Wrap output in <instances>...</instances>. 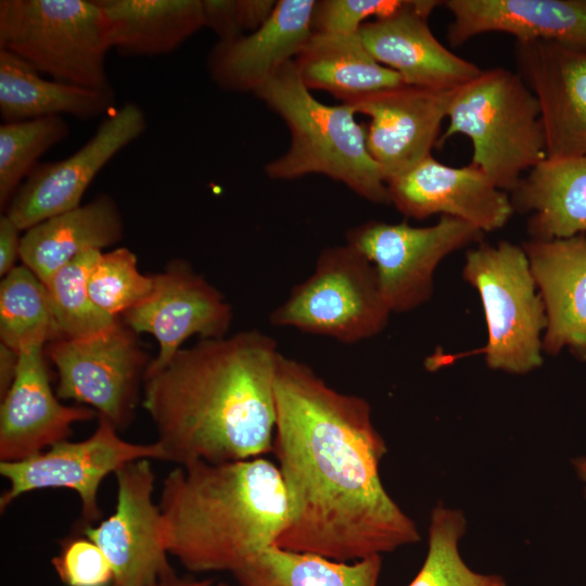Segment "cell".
<instances>
[{
	"label": "cell",
	"instance_id": "ffe728a7",
	"mask_svg": "<svg viewBox=\"0 0 586 586\" xmlns=\"http://www.w3.org/2000/svg\"><path fill=\"white\" fill-rule=\"evenodd\" d=\"M316 0H279L255 31L217 41L206 65L213 81L229 92L255 93L285 63L293 61L310 36Z\"/></svg>",
	"mask_w": 586,
	"mask_h": 586
},
{
	"label": "cell",
	"instance_id": "484cf974",
	"mask_svg": "<svg viewBox=\"0 0 586 586\" xmlns=\"http://www.w3.org/2000/svg\"><path fill=\"white\" fill-rule=\"evenodd\" d=\"M294 63L309 90H323L342 103L406 85L398 73L380 64L370 54L358 33H313Z\"/></svg>",
	"mask_w": 586,
	"mask_h": 586
},
{
	"label": "cell",
	"instance_id": "f35d334b",
	"mask_svg": "<svg viewBox=\"0 0 586 586\" xmlns=\"http://www.w3.org/2000/svg\"><path fill=\"white\" fill-rule=\"evenodd\" d=\"M20 353L0 343V397L10 388L18 367Z\"/></svg>",
	"mask_w": 586,
	"mask_h": 586
},
{
	"label": "cell",
	"instance_id": "d6a6232c",
	"mask_svg": "<svg viewBox=\"0 0 586 586\" xmlns=\"http://www.w3.org/2000/svg\"><path fill=\"white\" fill-rule=\"evenodd\" d=\"M87 286L94 305L118 318L151 294L154 278L139 271L133 252L118 247L99 254L89 271Z\"/></svg>",
	"mask_w": 586,
	"mask_h": 586
},
{
	"label": "cell",
	"instance_id": "2e32d148",
	"mask_svg": "<svg viewBox=\"0 0 586 586\" xmlns=\"http://www.w3.org/2000/svg\"><path fill=\"white\" fill-rule=\"evenodd\" d=\"M455 91L402 85L346 102L370 117L367 148L385 182L432 155Z\"/></svg>",
	"mask_w": 586,
	"mask_h": 586
},
{
	"label": "cell",
	"instance_id": "8992f818",
	"mask_svg": "<svg viewBox=\"0 0 586 586\" xmlns=\"http://www.w3.org/2000/svg\"><path fill=\"white\" fill-rule=\"evenodd\" d=\"M0 49L53 80L114 93L105 69L106 23L97 0H1Z\"/></svg>",
	"mask_w": 586,
	"mask_h": 586
},
{
	"label": "cell",
	"instance_id": "d590c367",
	"mask_svg": "<svg viewBox=\"0 0 586 586\" xmlns=\"http://www.w3.org/2000/svg\"><path fill=\"white\" fill-rule=\"evenodd\" d=\"M204 27L211 28L219 41H228L244 35L241 26L238 0H202Z\"/></svg>",
	"mask_w": 586,
	"mask_h": 586
},
{
	"label": "cell",
	"instance_id": "cb8c5ba5",
	"mask_svg": "<svg viewBox=\"0 0 586 586\" xmlns=\"http://www.w3.org/2000/svg\"><path fill=\"white\" fill-rule=\"evenodd\" d=\"M510 193L514 213L531 214L530 239H568L586 232V155L546 157Z\"/></svg>",
	"mask_w": 586,
	"mask_h": 586
},
{
	"label": "cell",
	"instance_id": "ba28073f",
	"mask_svg": "<svg viewBox=\"0 0 586 586\" xmlns=\"http://www.w3.org/2000/svg\"><path fill=\"white\" fill-rule=\"evenodd\" d=\"M391 314L373 265L345 243L320 252L311 276L291 290L269 321L355 344L381 333Z\"/></svg>",
	"mask_w": 586,
	"mask_h": 586
},
{
	"label": "cell",
	"instance_id": "9a60e30c",
	"mask_svg": "<svg viewBox=\"0 0 586 586\" xmlns=\"http://www.w3.org/2000/svg\"><path fill=\"white\" fill-rule=\"evenodd\" d=\"M513 55L539 104L547 157L586 155V43L522 40Z\"/></svg>",
	"mask_w": 586,
	"mask_h": 586
},
{
	"label": "cell",
	"instance_id": "8d00e7d4",
	"mask_svg": "<svg viewBox=\"0 0 586 586\" xmlns=\"http://www.w3.org/2000/svg\"><path fill=\"white\" fill-rule=\"evenodd\" d=\"M22 230L7 215L0 216V275L3 278L15 266V262L20 258Z\"/></svg>",
	"mask_w": 586,
	"mask_h": 586
},
{
	"label": "cell",
	"instance_id": "ac0fdd59",
	"mask_svg": "<svg viewBox=\"0 0 586 586\" xmlns=\"http://www.w3.org/2000/svg\"><path fill=\"white\" fill-rule=\"evenodd\" d=\"M443 1L408 0L400 11L362 24L358 30L366 49L382 65L398 73L406 85L457 89L482 69L442 44L428 18Z\"/></svg>",
	"mask_w": 586,
	"mask_h": 586
},
{
	"label": "cell",
	"instance_id": "5bb4252c",
	"mask_svg": "<svg viewBox=\"0 0 586 586\" xmlns=\"http://www.w3.org/2000/svg\"><path fill=\"white\" fill-rule=\"evenodd\" d=\"M151 294L120 318L136 333L152 334L158 344L146 372L165 365L193 335L221 339L232 322V308L225 296L182 259L153 275Z\"/></svg>",
	"mask_w": 586,
	"mask_h": 586
},
{
	"label": "cell",
	"instance_id": "8fae6325",
	"mask_svg": "<svg viewBox=\"0 0 586 586\" xmlns=\"http://www.w3.org/2000/svg\"><path fill=\"white\" fill-rule=\"evenodd\" d=\"M98 418L97 429L82 441L64 440L24 460L0 461V474L9 485L0 497V510L29 492L67 488L79 497L81 521L91 525L102 515L98 493L106 476L137 460L166 461L158 443L128 442L110 421Z\"/></svg>",
	"mask_w": 586,
	"mask_h": 586
},
{
	"label": "cell",
	"instance_id": "ab89813d",
	"mask_svg": "<svg viewBox=\"0 0 586 586\" xmlns=\"http://www.w3.org/2000/svg\"><path fill=\"white\" fill-rule=\"evenodd\" d=\"M212 579H195L191 576L179 577L178 575L160 582L155 586H212Z\"/></svg>",
	"mask_w": 586,
	"mask_h": 586
},
{
	"label": "cell",
	"instance_id": "f1b7e54d",
	"mask_svg": "<svg viewBox=\"0 0 586 586\" xmlns=\"http://www.w3.org/2000/svg\"><path fill=\"white\" fill-rule=\"evenodd\" d=\"M0 339L18 353L62 339L48 289L25 265L16 266L1 280Z\"/></svg>",
	"mask_w": 586,
	"mask_h": 586
},
{
	"label": "cell",
	"instance_id": "3957f363",
	"mask_svg": "<svg viewBox=\"0 0 586 586\" xmlns=\"http://www.w3.org/2000/svg\"><path fill=\"white\" fill-rule=\"evenodd\" d=\"M157 504L168 553L196 573L233 574L276 545L290 511L278 466L263 457L177 466Z\"/></svg>",
	"mask_w": 586,
	"mask_h": 586
},
{
	"label": "cell",
	"instance_id": "30bf717a",
	"mask_svg": "<svg viewBox=\"0 0 586 586\" xmlns=\"http://www.w3.org/2000/svg\"><path fill=\"white\" fill-rule=\"evenodd\" d=\"M483 232L461 219L441 216L428 227L369 220L346 232V243L373 265L392 313H407L433 295L434 272L448 255L481 242Z\"/></svg>",
	"mask_w": 586,
	"mask_h": 586
},
{
	"label": "cell",
	"instance_id": "60d3db41",
	"mask_svg": "<svg viewBox=\"0 0 586 586\" xmlns=\"http://www.w3.org/2000/svg\"><path fill=\"white\" fill-rule=\"evenodd\" d=\"M572 462L578 477L584 482L586 491V457L576 458Z\"/></svg>",
	"mask_w": 586,
	"mask_h": 586
},
{
	"label": "cell",
	"instance_id": "52a82bcc",
	"mask_svg": "<svg viewBox=\"0 0 586 586\" xmlns=\"http://www.w3.org/2000/svg\"><path fill=\"white\" fill-rule=\"evenodd\" d=\"M462 277L480 295L487 328L486 344L471 353L483 354L493 370L539 368L547 318L522 245L479 242L466 253Z\"/></svg>",
	"mask_w": 586,
	"mask_h": 586
},
{
	"label": "cell",
	"instance_id": "5b68a950",
	"mask_svg": "<svg viewBox=\"0 0 586 586\" xmlns=\"http://www.w3.org/2000/svg\"><path fill=\"white\" fill-rule=\"evenodd\" d=\"M447 118L437 146L455 135L468 137L471 164L507 193L547 157L538 101L517 72L482 71L456 89Z\"/></svg>",
	"mask_w": 586,
	"mask_h": 586
},
{
	"label": "cell",
	"instance_id": "d4e9b609",
	"mask_svg": "<svg viewBox=\"0 0 586 586\" xmlns=\"http://www.w3.org/2000/svg\"><path fill=\"white\" fill-rule=\"evenodd\" d=\"M111 49L125 56L169 53L204 27L202 0H97Z\"/></svg>",
	"mask_w": 586,
	"mask_h": 586
},
{
	"label": "cell",
	"instance_id": "e575fe53",
	"mask_svg": "<svg viewBox=\"0 0 586 586\" xmlns=\"http://www.w3.org/2000/svg\"><path fill=\"white\" fill-rule=\"evenodd\" d=\"M52 565L67 586H109L113 584V569L99 546L86 536L63 543Z\"/></svg>",
	"mask_w": 586,
	"mask_h": 586
},
{
	"label": "cell",
	"instance_id": "836d02e7",
	"mask_svg": "<svg viewBox=\"0 0 586 586\" xmlns=\"http://www.w3.org/2000/svg\"><path fill=\"white\" fill-rule=\"evenodd\" d=\"M408 3V0H320L311 17L313 33L357 34L371 16H390Z\"/></svg>",
	"mask_w": 586,
	"mask_h": 586
},
{
	"label": "cell",
	"instance_id": "b9f144b4",
	"mask_svg": "<svg viewBox=\"0 0 586 586\" xmlns=\"http://www.w3.org/2000/svg\"><path fill=\"white\" fill-rule=\"evenodd\" d=\"M216 586H230V585L225 584V583H219V584H217Z\"/></svg>",
	"mask_w": 586,
	"mask_h": 586
},
{
	"label": "cell",
	"instance_id": "f546056e",
	"mask_svg": "<svg viewBox=\"0 0 586 586\" xmlns=\"http://www.w3.org/2000/svg\"><path fill=\"white\" fill-rule=\"evenodd\" d=\"M466 528L462 511L442 505L433 509L428 553L409 586H507L500 575L481 574L464 563L458 544Z\"/></svg>",
	"mask_w": 586,
	"mask_h": 586
},
{
	"label": "cell",
	"instance_id": "7a4b0ae2",
	"mask_svg": "<svg viewBox=\"0 0 586 586\" xmlns=\"http://www.w3.org/2000/svg\"><path fill=\"white\" fill-rule=\"evenodd\" d=\"M281 353L257 330L201 340L145 373L142 406L166 461L222 463L272 450Z\"/></svg>",
	"mask_w": 586,
	"mask_h": 586
},
{
	"label": "cell",
	"instance_id": "83f0119b",
	"mask_svg": "<svg viewBox=\"0 0 586 586\" xmlns=\"http://www.w3.org/2000/svg\"><path fill=\"white\" fill-rule=\"evenodd\" d=\"M381 556L341 562L270 546L233 573L239 586H378Z\"/></svg>",
	"mask_w": 586,
	"mask_h": 586
},
{
	"label": "cell",
	"instance_id": "603a6c76",
	"mask_svg": "<svg viewBox=\"0 0 586 586\" xmlns=\"http://www.w3.org/2000/svg\"><path fill=\"white\" fill-rule=\"evenodd\" d=\"M123 235L117 203L110 194L100 193L86 204L25 230L20 258L46 284L79 254L114 245Z\"/></svg>",
	"mask_w": 586,
	"mask_h": 586
},
{
	"label": "cell",
	"instance_id": "e0dca14e",
	"mask_svg": "<svg viewBox=\"0 0 586 586\" xmlns=\"http://www.w3.org/2000/svg\"><path fill=\"white\" fill-rule=\"evenodd\" d=\"M391 204L406 217L450 216L493 232L514 213L510 196L472 164L453 167L433 155L386 181Z\"/></svg>",
	"mask_w": 586,
	"mask_h": 586
},
{
	"label": "cell",
	"instance_id": "4316f807",
	"mask_svg": "<svg viewBox=\"0 0 586 586\" xmlns=\"http://www.w3.org/2000/svg\"><path fill=\"white\" fill-rule=\"evenodd\" d=\"M114 93L43 78L20 56L0 49V115L4 123L72 115L101 116L112 109Z\"/></svg>",
	"mask_w": 586,
	"mask_h": 586
},
{
	"label": "cell",
	"instance_id": "44dd1931",
	"mask_svg": "<svg viewBox=\"0 0 586 586\" xmlns=\"http://www.w3.org/2000/svg\"><path fill=\"white\" fill-rule=\"evenodd\" d=\"M522 247L546 311L543 352L568 347L586 361V235L528 239Z\"/></svg>",
	"mask_w": 586,
	"mask_h": 586
},
{
	"label": "cell",
	"instance_id": "7402d4cb",
	"mask_svg": "<svg viewBox=\"0 0 586 586\" xmlns=\"http://www.w3.org/2000/svg\"><path fill=\"white\" fill-rule=\"evenodd\" d=\"M443 5L451 14V47L487 33L509 34L515 41L586 43V0H447Z\"/></svg>",
	"mask_w": 586,
	"mask_h": 586
},
{
	"label": "cell",
	"instance_id": "4dcf8cb0",
	"mask_svg": "<svg viewBox=\"0 0 586 586\" xmlns=\"http://www.w3.org/2000/svg\"><path fill=\"white\" fill-rule=\"evenodd\" d=\"M69 127L63 116L4 123L0 126V207L12 198L49 149L63 141Z\"/></svg>",
	"mask_w": 586,
	"mask_h": 586
},
{
	"label": "cell",
	"instance_id": "1f68e13d",
	"mask_svg": "<svg viewBox=\"0 0 586 586\" xmlns=\"http://www.w3.org/2000/svg\"><path fill=\"white\" fill-rule=\"evenodd\" d=\"M101 251H88L63 266L46 283L62 339H79L100 333L119 318L101 310L87 286L91 267Z\"/></svg>",
	"mask_w": 586,
	"mask_h": 586
},
{
	"label": "cell",
	"instance_id": "d6986e66",
	"mask_svg": "<svg viewBox=\"0 0 586 586\" xmlns=\"http://www.w3.org/2000/svg\"><path fill=\"white\" fill-rule=\"evenodd\" d=\"M98 416L87 406H66L51 387L44 345L20 352L15 378L1 398L0 461L33 457L67 440L74 423Z\"/></svg>",
	"mask_w": 586,
	"mask_h": 586
},
{
	"label": "cell",
	"instance_id": "6da1fadb",
	"mask_svg": "<svg viewBox=\"0 0 586 586\" xmlns=\"http://www.w3.org/2000/svg\"><path fill=\"white\" fill-rule=\"evenodd\" d=\"M275 405L272 450L290 507L277 546L352 562L420 539L381 481L387 448L365 398L281 354Z\"/></svg>",
	"mask_w": 586,
	"mask_h": 586
},
{
	"label": "cell",
	"instance_id": "7c38bea8",
	"mask_svg": "<svg viewBox=\"0 0 586 586\" xmlns=\"http://www.w3.org/2000/svg\"><path fill=\"white\" fill-rule=\"evenodd\" d=\"M114 475V512L98 525L84 527V535L99 546L113 569L112 586H155L176 576L168 560L163 515L153 500L151 460L130 462Z\"/></svg>",
	"mask_w": 586,
	"mask_h": 586
},
{
	"label": "cell",
	"instance_id": "74e56055",
	"mask_svg": "<svg viewBox=\"0 0 586 586\" xmlns=\"http://www.w3.org/2000/svg\"><path fill=\"white\" fill-rule=\"evenodd\" d=\"M276 4L275 0H238L243 30L250 34L258 29L272 14Z\"/></svg>",
	"mask_w": 586,
	"mask_h": 586
},
{
	"label": "cell",
	"instance_id": "4fadbf2b",
	"mask_svg": "<svg viewBox=\"0 0 586 586\" xmlns=\"http://www.w3.org/2000/svg\"><path fill=\"white\" fill-rule=\"evenodd\" d=\"M146 117L135 103L111 112L94 135L71 156L38 163L21 184L4 214L25 231L80 205L101 169L124 148L143 135Z\"/></svg>",
	"mask_w": 586,
	"mask_h": 586
},
{
	"label": "cell",
	"instance_id": "277c9868",
	"mask_svg": "<svg viewBox=\"0 0 586 586\" xmlns=\"http://www.w3.org/2000/svg\"><path fill=\"white\" fill-rule=\"evenodd\" d=\"M254 94L285 123L291 136L286 152L264 168L270 179L320 174L369 202L391 205L383 174L367 148L366 129L351 105L319 102L302 81L294 60Z\"/></svg>",
	"mask_w": 586,
	"mask_h": 586
},
{
	"label": "cell",
	"instance_id": "9c48e42d",
	"mask_svg": "<svg viewBox=\"0 0 586 586\" xmlns=\"http://www.w3.org/2000/svg\"><path fill=\"white\" fill-rule=\"evenodd\" d=\"M137 335L119 317L100 333L48 343L44 353L56 369L58 397L94 409L118 431L127 428L151 361Z\"/></svg>",
	"mask_w": 586,
	"mask_h": 586
}]
</instances>
